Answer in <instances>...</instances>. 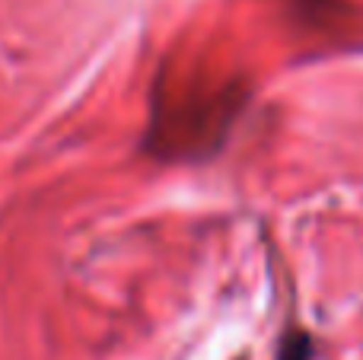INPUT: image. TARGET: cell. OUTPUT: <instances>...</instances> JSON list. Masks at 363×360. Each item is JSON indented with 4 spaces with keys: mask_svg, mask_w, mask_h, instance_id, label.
I'll use <instances>...</instances> for the list:
<instances>
[{
    "mask_svg": "<svg viewBox=\"0 0 363 360\" xmlns=\"http://www.w3.org/2000/svg\"><path fill=\"white\" fill-rule=\"evenodd\" d=\"M277 360H313V338L306 332H294V335L284 338L281 354Z\"/></svg>",
    "mask_w": 363,
    "mask_h": 360,
    "instance_id": "1",
    "label": "cell"
}]
</instances>
